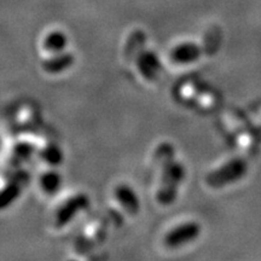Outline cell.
Masks as SVG:
<instances>
[{
    "instance_id": "1",
    "label": "cell",
    "mask_w": 261,
    "mask_h": 261,
    "mask_svg": "<svg viewBox=\"0 0 261 261\" xmlns=\"http://www.w3.org/2000/svg\"><path fill=\"white\" fill-rule=\"evenodd\" d=\"M154 155L161 168V182L156 198L160 204L169 205L177 200L179 187L185 178V167L175 159V149L171 143H161Z\"/></svg>"
},
{
    "instance_id": "2",
    "label": "cell",
    "mask_w": 261,
    "mask_h": 261,
    "mask_svg": "<svg viewBox=\"0 0 261 261\" xmlns=\"http://www.w3.org/2000/svg\"><path fill=\"white\" fill-rule=\"evenodd\" d=\"M248 165L243 159H232L220 168L210 172L205 177V182L210 188L220 189L242 179L247 174Z\"/></svg>"
},
{
    "instance_id": "3",
    "label": "cell",
    "mask_w": 261,
    "mask_h": 261,
    "mask_svg": "<svg viewBox=\"0 0 261 261\" xmlns=\"http://www.w3.org/2000/svg\"><path fill=\"white\" fill-rule=\"evenodd\" d=\"M201 226L195 221L181 224L172 228L165 237V244L168 248H178L184 246L200 236Z\"/></svg>"
},
{
    "instance_id": "4",
    "label": "cell",
    "mask_w": 261,
    "mask_h": 261,
    "mask_svg": "<svg viewBox=\"0 0 261 261\" xmlns=\"http://www.w3.org/2000/svg\"><path fill=\"white\" fill-rule=\"evenodd\" d=\"M204 48L194 42H182L175 46L169 54L172 62L178 64H188L197 61L203 55Z\"/></svg>"
},
{
    "instance_id": "5",
    "label": "cell",
    "mask_w": 261,
    "mask_h": 261,
    "mask_svg": "<svg viewBox=\"0 0 261 261\" xmlns=\"http://www.w3.org/2000/svg\"><path fill=\"white\" fill-rule=\"evenodd\" d=\"M137 67L145 79L155 80L161 70L159 57L150 51H140L136 58Z\"/></svg>"
},
{
    "instance_id": "6",
    "label": "cell",
    "mask_w": 261,
    "mask_h": 261,
    "mask_svg": "<svg viewBox=\"0 0 261 261\" xmlns=\"http://www.w3.org/2000/svg\"><path fill=\"white\" fill-rule=\"evenodd\" d=\"M115 196L120 204L125 208L126 212L130 215H137L139 212L140 204L138 196L127 185H120L115 190Z\"/></svg>"
},
{
    "instance_id": "7",
    "label": "cell",
    "mask_w": 261,
    "mask_h": 261,
    "mask_svg": "<svg viewBox=\"0 0 261 261\" xmlns=\"http://www.w3.org/2000/svg\"><path fill=\"white\" fill-rule=\"evenodd\" d=\"M74 63V57L71 54H63V52H60V54H56V56L48 58L42 63V68H44L45 71L50 74H57L61 73L65 69L70 67L71 64Z\"/></svg>"
},
{
    "instance_id": "8",
    "label": "cell",
    "mask_w": 261,
    "mask_h": 261,
    "mask_svg": "<svg viewBox=\"0 0 261 261\" xmlns=\"http://www.w3.org/2000/svg\"><path fill=\"white\" fill-rule=\"evenodd\" d=\"M67 37L62 32H52L44 40V48L51 54H60L67 46Z\"/></svg>"
},
{
    "instance_id": "9",
    "label": "cell",
    "mask_w": 261,
    "mask_h": 261,
    "mask_svg": "<svg viewBox=\"0 0 261 261\" xmlns=\"http://www.w3.org/2000/svg\"><path fill=\"white\" fill-rule=\"evenodd\" d=\"M87 198L85 197V196H76V197H74L73 200L70 202H67V204L64 205V207H62V210L60 211V213H57V226H62V225L65 224V221L69 220L71 217H73L74 213H73V208L76 207V205H81V207H85L87 203Z\"/></svg>"
},
{
    "instance_id": "10",
    "label": "cell",
    "mask_w": 261,
    "mask_h": 261,
    "mask_svg": "<svg viewBox=\"0 0 261 261\" xmlns=\"http://www.w3.org/2000/svg\"><path fill=\"white\" fill-rule=\"evenodd\" d=\"M60 184H61L60 175H58L57 173H55V172L46 173V174H45L41 179L42 188H44L45 191L50 192V194H51V192L56 191L57 189L60 188Z\"/></svg>"
},
{
    "instance_id": "11",
    "label": "cell",
    "mask_w": 261,
    "mask_h": 261,
    "mask_svg": "<svg viewBox=\"0 0 261 261\" xmlns=\"http://www.w3.org/2000/svg\"><path fill=\"white\" fill-rule=\"evenodd\" d=\"M46 160L47 162H52V158L56 159L57 162H60L62 160V152L60 151V149H56V148H50L46 150V152H45V155H42Z\"/></svg>"
},
{
    "instance_id": "12",
    "label": "cell",
    "mask_w": 261,
    "mask_h": 261,
    "mask_svg": "<svg viewBox=\"0 0 261 261\" xmlns=\"http://www.w3.org/2000/svg\"><path fill=\"white\" fill-rule=\"evenodd\" d=\"M252 136L253 138H255L261 142V127H256V128L252 129Z\"/></svg>"
}]
</instances>
